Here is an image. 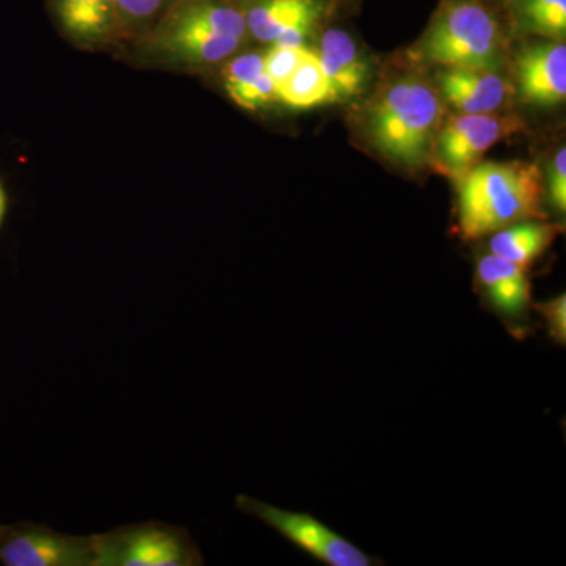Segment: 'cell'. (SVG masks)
Listing matches in <instances>:
<instances>
[{"mask_svg":"<svg viewBox=\"0 0 566 566\" xmlns=\"http://www.w3.org/2000/svg\"><path fill=\"white\" fill-rule=\"evenodd\" d=\"M167 46L193 62L214 63L229 57L241 40L212 29L211 25L178 11L166 36Z\"/></svg>","mask_w":566,"mask_h":566,"instance_id":"8fae6325","label":"cell"},{"mask_svg":"<svg viewBox=\"0 0 566 566\" xmlns=\"http://www.w3.org/2000/svg\"><path fill=\"white\" fill-rule=\"evenodd\" d=\"M441 117V99L430 85L397 82L375 103L368 115V134L371 144L390 161L420 167L434 148Z\"/></svg>","mask_w":566,"mask_h":566,"instance_id":"7a4b0ae2","label":"cell"},{"mask_svg":"<svg viewBox=\"0 0 566 566\" xmlns=\"http://www.w3.org/2000/svg\"><path fill=\"white\" fill-rule=\"evenodd\" d=\"M319 13L318 0H264L249 10L245 24L256 40L273 43L285 32H311Z\"/></svg>","mask_w":566,"mask_h":566,"instance_id":"7c38bea8","label":"cell"},{"mask_svg":"<svg viewBox=\"0 0 566 566\" xmlns=\"http://www.w3.org/2000/svg\"><path fill=\"white\" fill-rule=\"evenodd\" d=\"M535 311L542 315L546 323L551 340L558 346L566 345V296L558 294L554 300L534 305Z\"/></svg>","mask_w":566,"mask_h":566,"instance_id":"7402d4cb","label":"cell"},{"mask_svg":"<svg viewBox=\"0 0 566 566\" xmlns=\"http://www.w3.org/2000/svg\"><path fill=\"white\" fill-rule=\"evenodd\" d=\"M202 564L177 528L144 524L93 535V566H191Z\"/></svg>","mask_w":566,"mask_h":566,"instance_id":"277c9868","label":"cell"},{"mask_svg":"<svg viewBox=\"0 0 566 566\" xmlns=\"http://www.w3.org/2000/svg\"><path fill=\"white\" fill-rule=\"evenodd\" d=\"M115 0H57L63 28L80 40L102 39L117 17Z\"/></svg>","mask_w":566,"mask_h":566,"instance_id":"2e32d148","label":"cell"},{"mask_svg":"<svg viewBox=\"0 0 566 566\" xmlns=\"http://www.w3.org/2000/svg\"><path fill=\"white\" fill-rule=\"evenodd\" d=\"M277 99L293 109H314L337 102V91L327 80L322 62L314 52H305L303 61L290 74L289 80L275 87Z\"/></svg>","mask_w":566,"mask_h":566,"instance_id":"9a60e30c","label":"cell"},{"mask_svg":"<svg viewBox=\"0 0 566 566\" xmlns=\"http://www.w3.org/2000/svg\"><path fill=\"white\" fill-rule=\"evenodd\" d=\"M7 210V196L6 191H3L2 185H0V223L3 221V216H6Z\"/></svg>","mask_w":566,"mask_h":566,"instance_id":"d4e9b609","label":"cell"},{"mask_svg":"<svg viewBox=\"0 0 566 566\" xmlns=\"http://www.w3.org/2000/svg\"><path fill=\"white\" fill-rule=\"evenodd\" d=\"M523 126L515 115L463 114L450 118L436 142L439 167L460 181L491 147L520 133Z\"/></svg>","mask_w":566,"mask_h":566,"instance_id":"8992f818","label":"cell"},{"mask_svg":"<svg viewBox=\"0 0 566 566\" xmlns=\"http://www.w3.org/2000/svg\"><path fill=\"white\" fill-rule=\"evenodd\" d=\"M549 203L558 214L566 211V150L562 147L556 153L549 172Z\"/></svg>","mask_w":566,"mask_h":566,"instance_id":"603a6c76","label":"cell"},{"mask_svg":"<svg viewBox=\"0 0 566 566\" xmlns=\"http://www.w3.org/2000/svg\"><path fill=\"white\" fill-rule=\"evenodd\" d=\"M7 566H93V536L59 534L40 526L0 528Z\"/></svg>","mask_w":566,"mask_h":566,"instance_id":"52a82bcc","label":"cell"},{"mask_svg":"<svg viewBox=\"0 0 566 566\" xmlns=\"http://www.w3.org/2000/svg\"><path fill=\"white\" fill-rule=\"evenodd\" d=\"M476 283L488 303L510 322H521L531 305L527 266L488 253L476 264Z\"/></svg>","mask_w":566,"mask_h":566,"instance_id":"9c48e42d","label":"cell"},{"mask_svg":"<svg viewBox=\"0 0 566 566\" xmlns=\"http://www.w3.org/2000/svg\"><path fill=\"white\" fill-rule=\"evenodd\" d=\"M182 13L189 14L196 20L211 25L216 31L227 33V35L237 36L243 40L245 32H248V24L243 13L229 6L212 2H193L181 9Z\"/></svg>","mask_w":566,"mask_h":566,"instance_id":"ac0fdd59","label":"cell"},{"mask_svg":"<svg viewBox=\"0 0 566 566\" xmlns=\"http://www.w3.org/2000/svg\"><path fill=\"white\" fill-rule=\"evenodd\" d=\"M502 36L493 13L475 0L447 7L423 41L428 61L447 69H497Z\"/></svg>","mask_w":566,"mask_h":566,"instance_id":"3957f363","label":"cell"},{"mask_svg":"<svg viewBox=\"0 0 566 566\" xmlns=\"http://www.w3.org/2000/svg\"><path fill=\"white\" fill-rule=\"evenodd\" d=\"M304 46L301 48H277L263 55L264 71L270 74L274 81L275 87L281 85L283 81L289 80L290 74L296 70L300 62L303 61L305 52Z\"/></svg>","mask_w":566,"mask_h":566,"instance_id":"ffe728a7","label":"cell"},{"mask_svg":"<svg viewBox=\"0 0 566 566\" xmlns=\"http://www.w3.org/2000/svg\"><path fill=\"white\" fill-rule=\"evenodd\" d=\"M163 0H115L118 11L134 20L151 17L161 7Z\"/></svg>","mask_w":566,"mask_h":566,"instance_id":"cb8c5ba5","label":"cell"},{"mask_svg":"<svg viewBox=\"0 0 566 566\" xmlns=\"http://www.w3.org/2000/svg\"><path fill=\"white\" fill-rule=\"evenodd\" d=\"M243 512L262 520L279 534L289 538L297 547L331 566H371L379 564L374 558L338 535L333 528L315 520L307 513H293L289 510L264 504L249 495H240L237 501Z\"/></svg>","mask_w":566,"mask_h":566,"instance_id":"5b68a950","label":"cell"},{"mask_svg":"<svg viewBox=\"0 0 566 566\" xmlns=\"http://www.w3.org/2000/svg\"><path fill=\"white\" fill-rule=\"evenodd\" d=\"M449 104L463 114H494L512 93L509 82L491 70L449 69L441 77Z\"/></svg>","mask_w":566,"mask_h":566,"instance_id":"30bf717a","label":"cell"},{"mask_svg":"<svg viewBox=\"0 0 566 566\" xmlns=\"http://www.w3.org/2000/svg\"><path fill=\"white\" fill-rule=\"evenodd\" d=\"M516 80L521 96L534 106H556L566 98L565 43H542L517 54Z\"/></svg>","mask_w":566,"mask_h":566,"instance_id":"ba28073f","label":"cell"},{"mask_svg":"<svg viewBox=\"0 0 566 566\" xmlns=\"http://www.w3.org/2000/svg\"><path fill=\"white\" fill-rule=\"evenodd\" d=\"M264 71L263 55L244 54L234 59L223 71V82H226L227 92L241 87L259 77Z\"/></svg>","mask_w":566,"mask_h":566,"instance_id":"44dd1931","label":"cell"},{"mask_svg":"<svg viewBox=\"0 0 566 566\" xmlns=\"http://www.w3.org/2000/svg\"><path fill=\"white\" fill-rule=\"evenodd\" d=\"M564 232L560 223L517 222L493 233L490 251L509 262L528 266Z\"/></svg>","mask_w":566,"mask_h":566,"instance_id":"5bb4252c","label":"cell"},{"mask_svg":"<svg viewBox=\"0 0 566 566\" xmlns=\"http://www.w3.org/2000/svg\"><path fill=\"white\" fill-rule=\"evenodd\" d=\"M318 57L327 80L340 98L363 93L367 65L360 61L359 51L348 33L338 29L324 33Z\"/></svg>","mask_w":566,"mask_h":566,"instance_id":"4fadbf2b","label":"cell"},{"mask_svg":"<svg viewBox=\"0 0 566 566\" xmlns=\"http://www.w3.org/2000/svg\"><path fill=\"white\" fill-rule=\"evenodd\" d=\"M516 17L524 31L564 41L566 0H516Z\"/></svg>","mask_w":566,"mask_h":566,"instance_id":"e0dca14e","label":"cell"},{"mask_svg":"<svg viewBox=\"0 0 566 566\" xmlns=\"http://www.w3.org/2000/svg\"><path fill=\"white\" fill-rule=\"evenodd\" d=\"M539 202L542 174L535 164H476L458 188V233L463 240H479L513 223L545 219Z\"/></svg>","mask_w":566,"mask_h":566,"instance_id":"6da1fadb","label":"cell"},{"mask_svg":"<svg viewBox=\"0 0 566 566\" xmlns=\"http://www.w3.org/2000/svg\"><path fill=\"white\" fill-rule=\"evenodd\" d=\"M229 95L238 106L249 111L259 109V107L264 106V104L271 103L273 99L277 98L274 81L271 80L266 71H263L259 77L248 82V84L229 91Z\"/></svg>","mask_w":566,"mask_h":566,"instance_id":"d6986e66","label":"cell"}]
</instances>
